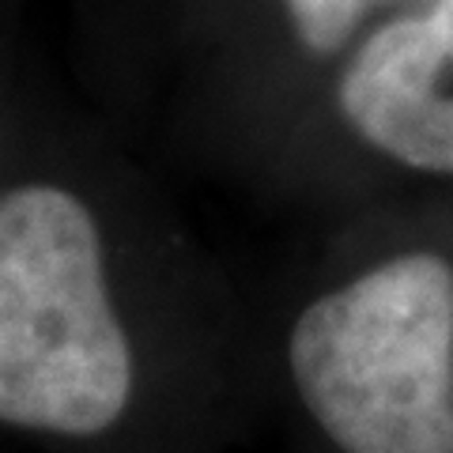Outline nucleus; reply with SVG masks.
<instances>
[{"instance_id": "1", "label": "nucleus", "mask_w": 453, "mask_h": 453, "mask_svg": "<svg viewBox=\"0 0 453 453\" xmlns=\"http://www.w3.org/2000/svg\"><path fill=\"white\" fill-rule=\"evenodd\" d=\"M140 359L98 204L68 178L0 186V427L98 438L129 416Z\"/></svg>"}, {"instance_id": "4", "label": "nucleus", "mask_w": 453, "mask_h": 453, "mask_svg": "<svg viewBox=\"0 0 453 453\" xmlns=\"http://www.w3.org/2000/svg\"><path fill=\"white\" fill-rule=\"evenodd\" d=\"M295 46L310 57H340L359 38L371 0H276Z\"/></svg>"}, {"instance_id": "5", "label": "nucleus", "mask_w": 453, "mask_h": 453, "mask_svg": "<svg viewBox=\"0 0 453 453\" xmlns=\"http://www.w3.org/2000/svg\"><path fill=\"white\" fill-rule=\"evenodd\" d=\"M4 129H0V186H4Z\"/></svg>"}, {"instance_id": "2", "label": "nucleus", "mask_w": 453, "mask_h": 453, "mask_svg": "<svg viewBox=\"0 0 453 453\" xmlns=\"http://www.w3.org/2000/svg\"><path fill=\"white\" fill-rule=\"evenodd\" d=\"M288 374L340 453H453V261L401 250L318 291Z\"/></svg>"}, {"instance_id": "3", "label": "nucleus", "mask_w": 453, "mask_h": 453, "mask_svg": "<svg viewBox=\"0 0 453 453\" xmlns=\"http://www.w3.org/2000/svg\"><path fill=\"white\" fill-rule=\"evenodd\" d=\"M333 103L378 159L453 178V0H419L359 31L340 53Z\"/></svg>"}]
</instances>
